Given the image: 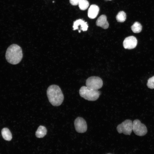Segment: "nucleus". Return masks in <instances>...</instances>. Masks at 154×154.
Here are the masks:
<instances>
[{
  "label": "nucleus",
  "mask_w": 154,
  "mask_h": 154,
  "mask_svg": "<svg viewBox=\"0 0 154 154\" xmlns=\"http://www.w3.org/2000/svg\"><path fill=\"white\" fill-rule=\"evenodd\" d=\"M74 125L76 131L79 133H84L87 131V124L86 121L81 117H78L75 120Z\"/></svg>",
  "instance_id": "obj_7"
},
{
  "label": "nucleus",
  "mask_w": 154,
  "mask_h": 154,
  "mask_svg": "<svg viewBox=\"0 0 154 154\" xmlns=\"http://www.w3.org/2000/svg\"><path fill=\"white\" fill-rule=\"evenodd\" d=\"M132 130L135 134L139 136H143L147 132L146 126L138 119L133 121Z\"/></svg>",
  "instance_id": "obj_6"
},
{
  "label": "nucleus",
  "mask_w": 154,
  "mask_h": 154,
  "mask_svg": "<svg viewBox=\"0 0 154 154\" xmlns=\"http://www.w3.org/2000/svg\"><path fill=\"white\" fill-rule=\"evenodd\" d=\"M147 86L150 89H154V76L148 80Z\"/></svg>",
  "instance_id": "obj_17"
},
{
  "label": "nucleus",
  "mask_w": 154,
  "mask_h": 154,
  "mask_svg": "<svg viewBox=\"0 0 154 154\" xmlns=\"http://www.w3.org/2000/svg\"><path fill=\"white\" fill-rule=\"evenodd\" d=\"M126 18L125 13L123 11H119L116 16V19L117 22H123L125 21Z\"/></svg>",
  "instance_id": "obj_15"
},
{
  "label": "nucleus",
  "mask_w": 154,
  "mask_h": 154,
  "mask_svg": "<svg viewBox=\"0 0 154 154\" xmlns=\"http://www.w3.org/2000/svg\"><path fill=\"white\" fill-rule=\"evenodd\" d=\"M80 25L81 30L83 31H86L87 30L88 26L87 22L82 19H79L76 20L73 23V30H75L78 29V26Z\"/></svg>",
  "instance_id": "obj_9"
},
{
  "label": "nucleus",
  "mask_w": 154,
  "mask_h": 154,
  "mask_svg": "<svg viewBox=\"0 0 154 154\" xmlns=\"http://www.w3.org/2000/svg\"><path fill=\"white\" fill-rule=\"evenodd\" d=\"M131 28L133 33H140L141 31L142 26L139 22H135L131 26Z\"/></svg>",
  "instance_id": "obj_14"
},
{
  "label": "nucleus",
  "mask_w": 154,
  "mask_h": 154,
  "mask_svg": "<svg viewBox=\"0 0 154 154\" xmlns=\"http://www.w3.org/2000/svg\"><path fill=\"white\" fill-rule=\"evenodd\" d=\"M96 24L98 26L106 29L109 27V23L107 20L106 16L105 15H101L97 19Z\"/></svg>",
  "instance_id": "obj_10"
},
{
  "label": "nucleus",
  "mask_w": 154,
  "mask_h": 154,
  "mask_svg": "<svg viewBox=\"0 0 154 154\" xmlns=\"http://www.w3.org/2000/svg\"><path fill=\"white\" fill-rule=\"evenodd\" d=\"M47 132V129L44 126L40 125L36 132V136L38 138H42L46 135Z\"/></svg>",
  "instance_id": "obj_12"
},
{
  "label": "nucleus",
  "mask_w": 154,
  "mask_h": 154,
  "mask_svg": "<svg viewBox=\"0 0 154 154\" xmlns=\"http://www.w3.org/2000/svg\"><path fill=\"white\" fill-rule=\"evenodd\" d=\"M112 154L108 153V154Z\"/></svg>",
  "instance_id": "obj_19"
},
{
  "label": "nucleus",
  "mask_w": 154,
  "mask_h": 154,
  "mask_svg": "<svg viewBox=\"0 0 154 154\" xmlns=\"http://www.w3.org/2000/svg\"></svg>",
  "instance_id": "obj_20"
},
{
  "label": "nucleus",
  "mask_w": 154,
  "mask_h": 154,
  "mask_svg": "<svg viewBox=\"0 0 154 154\" xmlns=\"http://www.w3.org/2000/svg\"><path fill=\"white\" fill-rule=\"evenodd\" d=\"M5 57L7 62L13 64H16L20 62L23 57L22 51L18 45L13 44L7 48Z\"/></svg>",
  "instance_id": "obj_2"
},
{
  "label": "nucleus",
  "mask_w": 154,
  "mask_h": 154,
  "mask_svg": "<svg viewBox=\"0 0 154 154\" xmlns=\"http://www.w3.org/2000/svg\"><path fill=\"white\" fill-rule=\"evenodd\" d=\"M46 92L49 101L52 105L58 106L62 104L64 97L59 86L56 85H51L48 88Z\"/></svg>",
  "instance_id": "obj_1"
},
{
  "label": "nucleus",
  "mask_w": 154,
  "mask_h": 154,
  "mask_svg": "<svg viewBox=\"0 0 154 154\" xmlns=\"http://www.w3.org/2000/svg\"><path fill=\"white\" fill-rule=\"evenodd\" d=\"M99 11V8L97 5H91L88 10V17L92 19L95 18L98 14Z\"/></svg>",
  "instance_id": "obj_11"
},
{
  "label": "nucleus",
  "mask_w": 154,
  "mask_h": 154,
  "mask_svg": "<svg viewBox=\"0 0 154 154\" xmlns=\"http://www.w3.org/2000/svg\"><path fill=\"white\" fill-rule=\"evenodd\" d=\"M133 123L130 119H126L118 125L117 130L119 133H123L125 135H130L133 129Z\"/></svg>",
  "instance_id": "obj_4"
},
{
  "label": "nucleus",
  "mask_w": 154,
  "mask_h": 154,
  "mask_svg": "<svg viewBox=\"0 0 154 154\" xmlns=\"http://www.w3.org/2000/svg\"><path fill=\"white\" fill-rule=\"evenodd\" d=\"M79 94L81 97L90 101H94L99 98L100 92L98 90L88 88L86 86H82L80 89Z\"/></svg>",
  "instance_id": "obj_3"
},
{
  "label": "nucleus",
  "mask_w": 154,
  "mask_h": 154,
  "mask_svg": "<svg viewBox=\"0 0 154 154\" xmlns=\"http://www.w3.org/2000/svg\"><path fill=\"white\" fill-rule=\"evenodd\" d=\"M137 44V39L133 36H130L126 38L123 42L124 48L129 49L134 48L136 46Z\"/></svg>",
  "instance_id": "obj_8"
},
{
  "label": "nucleus",
  "mask_w": 154,
  "mask_h": 154,
  "mask_svg": "<svg viewBox=\"0 0 154 154\" xmlns=\"http://www.w3.org/2000/svg\"><path fill=\"white\" fill-rule=\"evenodd\" d=\"M86 84V86L89 88L98 90L102 88L103 83L100 78L93 76L90 77L87 79Z\"/></svg>",
  "instance_id": "obj_5"
},
{
  "label": "nucleus",
  "mask_w": 154,
  "mask_h": 154,
  "mask_svg": "<svg viewBox=\"0 0 154 154\" xmlns=\"http://www.w3.org/2000/svg\"><path fill=\"white\" fill-rule=\"evenodd\" d=\"M1 133L2 137L5 140L8 141L11 140L12 137V134L8 129L7 128H3Z\"/></svg>",
  "instance_id": "obj_13"
},
{
  "label": "nucleus",
  "mask_w": 154,
  "mask_h": 154,
  "mask_svg": "<svg viewBox=\"0 0 154 154\" xmlns=\"http://www.w3.org/2000/svg\"><path fill=\"white\" fill-rule=\"evenodd\" d=\"M78 5L80 10H84L88 7L89 3L87 0H80Z\"/></svg>",
  "instance_id": "obj_16"
},
{
  "label": "nucleus",
  "mask_w": 154,
  "mask_h": 154,
  "mask_svg": "<svg viewBox=\"0 0 154 154\" xmlns=\"http://www.w3.org/2000/svg\"><path fill=\"white\" fill-rule=\"evenodd\" d=\"M80 0H70V2L73 5H78Z\"/></svg>",
  "instance_id": "obj_18"
}]
</instances>
